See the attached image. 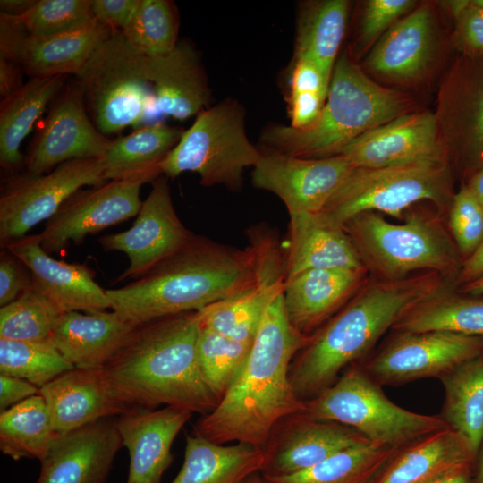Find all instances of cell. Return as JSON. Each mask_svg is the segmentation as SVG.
Instances as JSON below:
<instances>
[{"label": "cell", "instance_id": "cell-12", "mask_svg": "<svg viewBox=\"0 0 483 483\" xmlns=\"http://www.w3.org/2000/svg\"><path fill=\"white\" fill-rule=\"evenodd\" d=\"M483 354V336L448 331L397 333L362 368L380 386L440 378Z\"/></svg>", "mask_w": 483, "mask_h": 483}, {"label": "cell", "instance_id": "cell-24", "mask_svg": "<svg viewBox=\"0 0 483 483\" xmlns=\"http://www.w3.org/2000/svg\"><path fill=\"white\" fill-rule=\"evenodd\" d=\"M192 412L133 406L114 421L130 455L126 483H161L173 461V442Z\"/></svg>", "mask_w": 483, "mask_h": 483}, {"label": "cell", "instance_id": "cell-19", "mask_svg": "<svg viewBox=\"0 0 483 483\" xmlns=\"http://www.w3.org/2000/svg\"><path fill=\"white\" fill-rule=\"evenodd\" d=\"M440 44L436 12L420 4L397 21L364 60L365 72L396 84H415L434 66Z\"/></svg>", "mask_w": 483, "mask_h": 483}, {"label": "cell", "instance_id": "cell-43", "mask_svg": "<svg viewBox=\"0 0 483 483\" xmlns=\"http://www.w3.org/2000/svg\"><path fill=\"white\" fill-rule=\"evenodd\" d=\"M62 312L33 286L0 309V338L47 341Z\"/></svg>", "mask_w": 483, "mask_h": 483}, {"label": "cell", "instance_id": "cell-41", "mask_svg": "<svg viewBox=\"0 0 483 483\" xmlns=\"http://www.w3.org/2000/svg\"><path fill=\"white\" fill-rule=\"evenodd\" d=\"M177 33L175 5L168 0H140L132 21L122 32L130 46L146 56L173 51L178 44Z\"/></svg>", "mask_w": 483, "mask_h": 483}, {"label": "cell", "instance_id": "cell-4", "mask_svg": "<svg viewBox=\"0 0 483 483\" xmlns=\"http://www.w3.org/2000/svg\"><path fill=\"white\" fill-rule=\"evenodd\" d=\"M255 282L250 253L193 234L175 253L143 276L106 290L111 309L140 325L200 310Z\"/></svg>", "mask_w": 483, "mask_h": 483}, {"label": "cell", "instance_id": "cell-6", "mask_svg": "<svg viewBox=\"0 0 483 483\" xmlns=\"http://www.w3.org/2000/svg\"><path fill=\"white\" fill-rule=\"evenodd\" d=\"M304 402L309 416L348 426L370 443L395 449L448 427L439 415L395 404L361 365H351L331 386Z\"/></svg>", "mask_w": 483, "mask_h": 483}, {"label": "cell", "instance_id": "cell-46", "mask_svg": "<svg viewBox=\"0 0 483 483\" xmlns=\"http://www.w3.org/2000/svg\"><path fill=\"white\" fill-rule=\"evenodd\" d=\"M449 225L459 250L470 256L483 240V206L467 186L452 199Z\"/></svg>", "mask_w": 483, "mask_h": 483}, {"label": "cell", "instance_id": "cell-25", "mask_svg": "<svg viewBox=\"0 0 483 483\" xmlns=\"http://www.w3.org/2000/svg\"><path fill=\"white\" fill-rule=\"evenodd\" d=\"M39 394L56 433L120 416L131 408L116 393L104 368H74L40 387Z\"/></svg>", "mask_w": 483, "mask_h": 483}, {"label": "cell", "instance_id": "cell-36", "mask_svg": "<svg viewBox=\"0 0 483 483\" xmlns=\"http://www.w3.org/2000/svg\"><path fill=\"white\" fill-rule=\"evenodd\" d=\"M439 380L445 389L439 416L467 440L478 457L483 443V354L462 362Z\"/></svg>", "mask_w": 483, "mask_h": 483}, {"label": "cell", "instance_id": "cell-18", "mask_svg": "<svg viewBox=\"0 0 483 483\" xmlns=\"http://www.w3.org/2000/svg\"><path fill=\"white\" fill-rule=\"evenodd\" d=\"M111 141L89 120L77 81L52 102L26 157V172L42 174L70 160L103 157Z\"/></svg>", "mask_w": 483, "mask_h": 483}, {"label": "cell", "instance_id": "cell-60", "mask_svg": "<svg viewBox=\"0 0 483 483\" xmlns=\"http://www.w3.org/2000/svg\"><path fill=\"white\" fill-rule=\"evenodd\" d=\"M471 3L479 7L483 8V0H471Z\"/></svg>", "mask_w": 483, "mask_h": 483}, {"label": "cell", "instance_id": "cell-26", "mask_svg": "<svg viewBox=\"0 0 483 483\" xmlns=\"http://www.w3.org/2000/svg\"><path fill=\"white\" fill-rule=\"evenodd\" d=\"M367 268L304 271L284 279V297L291 325L311 335L336 314L367 282Z\"/></svg>", "mask_w": 483, "mask_h": 483}, {"label": "cell", "instance_id": "cell-5", "mask_svg": "<svg viewBox=\"0 0 483 483\" xmlns=\"http://www.w3.org/2000/svg\"><path fill=\"white\" fill-rule=\"evenodd\" d=\"M413 100L405 93L374 81L348 53L336 60L324 108L311 126L267 127L263 149L301 158H325L360 135L410 113Z\"/></svg>", "mask_w": 483, "mask_h": 483}, {"label": "cell", "instance_id": "cell-55", "mask_svg": "<svg viewBox=\"0 0 483 483\" xmlns=\"http://www.w3.org/2000/svg\"><path fill=\"white\" fill-rule=\"evenodd\" d=\"M37 3V0H1L0 13L22 16L28 13Z\"/></svg>", "mask_w": 483, "mask_h": 483}, {"label": "cell", "instance_id": "cell-45", "mask_svg": "<svg viewBox=\"0 0 483 483\" xmlns=\"http://www.w3.org/2000/svg\"><path fill=\"white\" fill-rule=\"evenodd\" d=\"M21 17L30 35L35 38L80 30L97 21L90 0H39Z\"/></svg>", "mask_w": 483, "mask_h": 483}, {"label": "cell", "instance_id": "cell-44", "mask_svg": "<svg viewBox=\"0 0 483 483\" xmlns=\"http://www.w3.org/2000/svg\"><path fill=\"white\" fill-rule=\"evenodd\" d=\"M330 79L312 61L295 58L290 80L291 126L306 129L318 119L328 93Z\"/></svg>", "mask_w": 483, "mask_h": 483}, {"label": "cell", "instance_id": "cell-33", "mask_svg": "<svg viewBox=\"0 0 483 483\" xmlns=\"http://www.w3.org/2000/svg\"><path fill=\"white\" fill-rule=\"evenodd\" d=\"M114 31L99 21L91 26L57 36H30L22 55L21 65L30 77H53L82 72Z\"/></svg>", "mask_w": 483, "mask_h": 483}, {"label": "cell", "instance_id": "cell-57", "mask_svg": "<svg viewBox=\"0 0 483 483\" xmlns=\"http://www.w3.org/2000/svg\"><path fill=\"white\" fill-rule=\"evenodd\" d=\"M467 187L483 206V165L473 174Z\"/></svg>", "mask_w": 483, "mask_h": 483}, {"label": "cell", "instance_id": "cell-58", "mask_svg": "<svg viewBox=\"0 0 483 483\" xmlns=\"http://www.w3.org/2000/svg\"><path fill=\"white\" fill-rule=\"evenodd\" d=\"M463 291L473 296L483 295V275L479 277L466 283Z\"/></svg>", "mask_w": 483, "mask_h": 483}, {"label": "cell", "instance_id": "cell-30", "mask_svg": "<svg viewBox=\"0 0 483 483\" xmlns=\"http://www.w3.org/2000/svg\"><path fill=\"white\" fill-rule=\"evenodd\" d=\"M284 257L285 279L312 269L366 268L344 229L319 213L290 216Z\"/></svg>", "mask_w": 483, "mask_h": 483}, {"label": "cell", "instance_id": "cell-37", "mask_svg": "<svg viewBox=\"0 0 483 483\" xmlns=\"http://www.w3.org/2000/svg\"><path fill=\"white\" fill-rule=\"evenodd\" d=\"M56 434L47 403L40 394L0 413V450L14 461H42Z\"/></svg>", "mask_w": 483, "mask_h": 483}, {"label": "cell", "instance_id": "cell-2", "mask_svg": "<svg viewBox=\"0 0 483 483\" xmlns=\"http://www.w3.org/2000/svg\"><path fill=\"white\" fill-rule=\"evenodd\" d=\"M443 289V275L437 272L367 280L293 358L290 380L298 397L308 401L331 386L341 371L366 355L406 311Z\"/></svg>", "mask_w": 483, "mask_h": 483}, {"label": "cell", "instance_id": "cell-9", "mask_svg": "<svg viewBox=\"0 0 483 483\" xmlns=\"http://www.w3.org/2000/svg\"><path fill=\"white\" fill-rule=\"evenodd\" d=\"M450 184L447 159L396 166L354 167L319 214L340 227L364 212L402 218L404 210L419 201L444 204Z\"/></svg>", "mask_w": 483, "mask_h": 483}, {"label": "cell", "instance_id": "cell-14", "mask_svg": "<svg viewBox=\"0 0 483 483\" xmlns=\"http://www.w3.org/2000/svg\"><path fill=\"white\" fill-rule=\"evenodd\" d=\"M260 151L251 173L252 184L276 195L289 216L319 213L354 168L342 155L301 158Z\"/></svg>", "mask_w": 483, "mask_h": 483}, {"label": "cell", "instance_id": "cell-31", "mask_svg": "<svg viewBox=\"0 0 483 483\" xmlns=\"http://www.w3.org/2000/svg\"><path fill=\"white\" fill-rule=\"evenodd\" d=\"M267 459L266 448L244 443L224 445L188 435L183 464L171 483H239L261 472Z\"/></svg>", "mask_w": 483, "mask_h": 483}, {"label": "cell", "instance_id": "cell-59", "mask_svg": "<svg viewBox=\"0 0 483 483\" xmlns=\"http://www.w3.org/2000/svg\"><path fill=\"white\" fill-rule=\"evenodd\" d=\"M477 459L478 462L476 473L474 476V481L475 483H483V443L479 451Z\"/></svg>", "mask_w": 483, "mask_h": 483}, {"label": "cell", "instance_id": "cell-7", "mask_svg": "<svg viewBox=\"0 0 483 483\" xmlns=\"http://www.w3.org/2000/svg\"><path fill=\"white\" fill-rule=\"evenodd\" d=\"M260 157V149L246 135L242 106L228 98L197 115L159 170L170 178L184 172L196 173L204 186L224 185L238 191L242 188L244 170L253 168Z\"/></svg>", "mask_w": 483, "mask_h": 483}, {"label": "cell", "instance_id": "cell-27", "mask_svg": "<svg viewBox=\"0 0 483 483\" xmlns=\"http://www.w3.org/2000/svg\"><path fill=\"white\" fill-rule=\"evenodd\" d=\"M145 75L154 94V114L183 121L210 102V89L199 55L186 41L162 55L145 56Z\"/></svg>", "mask_w": 483, "mask_h": 483}, {"label": "cell", "instance_id": "cell-50", "mask_svg": "<svg viewBox=\"0 0 483 483\" xmlns=\"http://www.w3.org/2000/svg\"><path fill=\"white\" fill-rule=\"evenodd\" d=\"M140 0H90L95 19L114 32L124 31L132 21Z\"/></svg>", "mask_w": 483, "mask_h": 483}, {"label": "cell", "instance_id": "cell-28", "mask_svg": "<svg viewBox=\"0 0 483 483\" xmlns=\"http://www.w3.org/2000/svg\"><path fill=\"white\" fill-rule=\"evenodd\" d=\"M476 460L467 440L447 427L396 449L369 483H431L474 470Z\"/></svg>", "mask_w": 483, "mask_h": 483}, {"label": "cell", "instance_id": "cell-8", "mask_svg": "<svg viewBox=\"0 0 483 483\" xmlns=\"http://www.w3.org/2000/svg\"><path fill=\"white\" fill-rule=\"evenodd\" d=\"M343 228L365 267L380 279L399 280L419 270L443 275L457 263L443 228L421 214H410L402 223L394 224L379 213L364 212Z\"/></svg>", "mask_w": 483, "mask_h": 483}, {"label": "cell", "instance_id": "cell-56", "mask_svg": "<svg viewBox=\"0 0 483 483\" xmlns=\"http://www.w3.org/2000/svg\"><path fill=\"white\" fill-rule=\"evenodd\" d=\"M431 483H475L473 470L455 471Z\"/></svg>", "mask_w": 483, "mask_h": 483}, {"label": "cell", "instance_id": "cell-47", "mask_svg": "<svg viewBox=\"0 0 483 483\" xmlns=\"http://www.w3.org/2000/svg\"><path fill=\"white\" fill-rule=\"evenodd\" d=\"M412 0H369L364 4L358 36L359 47L376 43L397 21L412 11Z\"/></svg>", "mask_w": 483, "mask_h": 483}, {"label": "cell", "instance_id": "cell-23", "mask_svg": "<svg viewBox=\"0 0 483 483\" xmlns=\"http://www.w3.org/2000/svg\"><path fill=\"white\" fill-rule=\"evenodd\" d=\"M3 249L29 269L33 287L64 312L94 313L111 309L106 291L94 280L86 264H69L53 258L41 247L38 234L16 239Z\"/></svg>", "mask_w": 483, "mask_h": 483}, {"label": "cell", "instance_id": "cell-10", "mask_svg": "<svg viewBox=\"0 0 483 483\" xmlns=\"http://www.w3.org/2000/svg\"><path fill=\"white\" fill-rule=\"evenodd\" d=\"M145 56L130 46L122 32H114L77 76L102 134L118 133L130 126L137 129L154 114Z\"/></svg>", "mask_w": 483, "mask_h": 483}, {"label": "cell", "instance_id": "cell-54", "mask_svg": "<svg viewBox=\"0 0 483 483\" xmlns=\"http://www.w3.org/2000/svg\"><path fill=\"white\" fill-rule=\"evenodd\" d=\"M483 275V240L473 253L468 257L460 279L469 283Z\"/></svg>", "mask_w": 483, "mask_h": 483}, {"label": "cell", "instance_id": "cell-21", "mask_svg": "<svg viewBox=\"0 0 483 483\" xmlns=\"http://www.w3.org/2000/svg\"><path fill=\"white\" fill-rule=\"evenodd\" d=\"M339 155L354 167H386L447 159L434 113L410 112L360 135ZM449 161V160H448Z\"/></svg>", "mask_w": 483, "mask_h": 483}, {"label": "cell", "instance_id": "cell-32", "mask_svg": "<svg viewBox=\"0 0 483 483\" xmlns=\"http://www.w3.org/2000/svg\"><path fill=\"white\" fill-rule=\"evenodd\" d=\"M183 131L156 122L112 140L104 155L106 181L143 179L152 182L159 165L180 140Z\"/></svg>", "mask_w": 483, "mask_h": 483}, {"label": "cell", "instance_id": "cell-38", "mask_svg": "<svg viewBox=\"0 0 483 483\" xmlns=\"http://www.w3.org/2000/svg\"><path fill=\"white\" fill-rule=\"evenodd\" d=\"M392 329L397 333L448 331L483 336V300L441 292L410 309Z\"/></svg>", "mask_w": 483, "mask_h": 483}, {"label": "cell", "instance_id": "cell-48", "mask_svg": "<svg viewBox=\"0 0 483 483\" xmlns=\"http://www.w3.org/2000/svg\"><path fill=\"white\" fill-rule=\"evenodd\" d=\"M454 18L453 42L462 55L483 56V8L470 1L443 2Z\"/></svg>", "mask_w": 483, "mask_h": 483}, {"label": "cell", "instance_id": "cell-15", "mask_svg": "<svg viewBox=\"0 0 483 483\" xmlns=\"http://www.w3.org/2000/svg\"><path fill=\"white\" fill-rule=\"evenodd\" d=\"M142 201L132 226L99 238L105 250L124 252L130 265L116 282L135 280L180 250L194 234L178 217L166 176H158Z\"/></svg>", "mask_w": 483, "mask_h": 483}, {"label": "cell", "instance_id": "cell-3", "mask_svg": "<svg viewBox=\"0 0 483 483\" xmlns=\"http://www.w3.org/2000/svg\"><path fill=\"white\" fill-rule=\"evenodd\" d=\"M199 310L140 324L126 344L104 367L119 396L130 406H173L208 414L219 400L198 360Z\"/></svg>", "mask_w": 483, "mask_h": 483}, {"label": "cell", "instance_id": "cell-51", "mask_svg": "<svg viewBox=\"0 0 483 483\" xmlns=\"http://www.w3.org/2000/svg\"><path fill=\"white\" fill-rule=\"evenodd\" d=\"M21 16L0 13V57L21 65L25 44L30 38Z\"/></svg>", "mask_w": 483, "mask_h": 483}, {"label": "cell", "instance_id": "cell-20", "mask_svg": "<svg viewBox=\"0 0 483 483\" xmlns=\"http://www.w3.org/2000/svg\"><path fill=\"white\" fill-rule=\"evenodd\" d=\"M370 443L359 431L305 411L287 416L274 428L266 445L268 453L260 472L285 476L309 469L343 451Z\"/></svg>", "mask_w": 483, "mask_h": 483}, {"label": "cell", "instance_id": "cell-53", "mask_svg": "<svg viewBox=\"0 0 483 483\" xmlns=\"http://www.w3.org/2000/svg\"><path fill=\"white\" fill-rule=\"evenodd\" d=\"M22 65L0 57V96L3 99L22 87Z\"/></svg>", "mask_w": 483, "mask_h": 483}, {"label": "cell", "instance_id": "cell-29", "mask_svg": "<svg viewBox=\"0 0 483 483\" xmlns=\"http://www.w3.org/2000/svg\"><path fill=\"white\" fill-rule=\"evenodd\" d=\"M138 326L113 309L86 314L64 312L48 341L74 368H104Z\"/></svg>", "mask_w": 483, "mask_h": 483}, {"label": "cell", "instance_id": "cell-13", "mask_svg": "<svg viewBox=\"0 0 483 483\" xmlns=\"http://www.w3.org/2000/svg\"><path fill=\"white\" fill-rule=\"evenodd\" d=\"M247 246L255 282L236 294L199 310L202 325L234 341L252 345L274 280L284 272V249L275 231L266 224L249 227Z\"/></svg>", "mask_w": 483, "mask_h": 483}, {"label": "cell", "instance_id": "cell-39", "mask_svg": "<svg viewBox=\"0 0 483 483\" xmlns=\"http://www.w3.org/2000/svg\"><path fill=\"white\" fill-rule=\"evenodd\" d=\"M395 450L368 443L339 453L294 474H260L264 483H369Z\"/></svg>", "mask_w": 483, "mask_h": 483}, {"label": "cell", "instance_id": "cell-17", "mask_svg": "<svg viewBox=\"0 0 483 483\" xmlns=\"http://www.w3.org/2000/svg\"><path fill=\"white\" fill-rule=\"evenodd\" d=\"M436 116L440 141L449 160L460 157L483 165V56L462 55L445 76Z\"/></svg>", "mask_w": 483, "mask_h": 483}, {"label": "cell", "instance_id": "cell-49", "mask_svg": "<svg viewBox=\"0 0 483 483\" xmlns=\"http://www.w3.org/2000/svg\"><path fill=\"white\" fill-rule=\"evenodd\" d=\"M33 286L27 267L6 249L0 256V306L3 307Z\"/></svg>", "mask_w": 483, "mask_h": 483}, {"label": "cell", "instance_id": "cell-40", "mask_svg": "<svg viewBox=\"0 0 483 483\" xmlns=\"http://www.w3.org/2000/svg\"><path fill=\"white\" fill-rule=\"evenodd\" d=\"M74 369L47 340L16 341L0 338V374L19 377L42 387Z\"/></svg>", "mask_w": 483, "mask_h": 483}, {"label": "cell", "instance_id": "cell-16", "mask_svg": "<svg viewBox=\"0 0 483 483\" xmlns=\"http://www.w3.org/2000/svg\"><path fill=\"white\" fill-rule=\"evenodd\" d=\"M146 182L143 179L114 180L79 190L38 233L41 247L48 254L57 252L71 241L80 244L87 235L137 216L142 205L140 188Z\"/></svg>", "mask_w": 483, "mask_h": 483}, {"label": "cell", "instance_id": "cell-1", "mask_svg": "<svg viewBox=\"0 0 483 483\" xmlns=\"http://www.w3.org/2000/svg\"><path fill=\"white\" fill-rule=\"evenodd\" d=\"M284 279L283 272L274 280L246 362L217 406L194 425V435L220 445L265 448L281 419L305 411V402L291 383L290 367L309 335L298 332L288 319Z\"/></svg>", "mask_w": 483, "mask_h": 483}, {"label": "cell", "instance_id": "cell-35", "mask_svg": "<svg viewBox=\"0 0 483 483\" xmlns=\"http://www.w3.org/2000/svg\"><path fill=\"white\" fill-rule=\"evenodd\" d=\"M349 9L346 0L302 4L298 15L295 58L314 62L331 79L344 38Z\"/></svg>", "mask_w": 483, "mask_h": 483}, {"label": "cell", "instance_id": "cell-52", "mask_svg": "<svg viewBox=\"0 0 483 483\" xmlns=\"http://www.w3.org/2000/svg\"><path fill=\"white\" fill-rule=\"evenodd\" d=\"M37 394H39V387L30 382L19 377L0 374L1 411Z\"/></svg>", "mask_w": 483, "mask_h": 483}, {"label": "cell", "instance_id": "cell-22", "mask_svg": "<svg viewBox=\"0 0 483 483\" xmlns=\"http://www.w3.org/2000/svg\"><path fill=\"white\" fill-rule=\"evenodd\" d=\"M123 446L114 421L106 419L57 433L35 483H106Z\"/></svg>", "mask_w": 483, "mask_h": 483}, {"label": "cell", "instance_id": "cell-11", "mask_svg": "<svg viewBox=\"0 0 483 483\" xmlns=\"http://www.w3.org/2000/svg\"><path fill=\"white\" fill-rule=\"evenodd\" d=\"M103 158L73 159L52 171L9 177L0 196V245L21 238L35 225L49 220L73 193L84 186L107 182Z\"/></svg>", "mask_w": 483, "mask_h": 483}, {"label": "cell", "instance_id": "cell-34", "mask_svg": "<svg viewBox=\"0 0 483 483\" xmlns=\"http://www.w3.org/2000/svg\"><path fill=\"white\" fill-rule=\"evenodd\" d=\"M66 76L35 77L0 105V165L7 172L21 166V142L64 87Z\"/></svg>", "mask_w": 483, "mask_h": 483}, {"label": "cell", "instance_id": "cell-42", "mask_svg": "<svg viewBox=\"0 0 483 483\" xmlns=\"http://www.w3.org/2000/svg\"><path fill=\"white\" fill-rule=\"evenodd\" d=\"M251 346L201 324L197 349L199 365L206 384L219 402L246 362Z\"/></svg>", "mask_w": 483, "mask_h": 483}]
</instances>
